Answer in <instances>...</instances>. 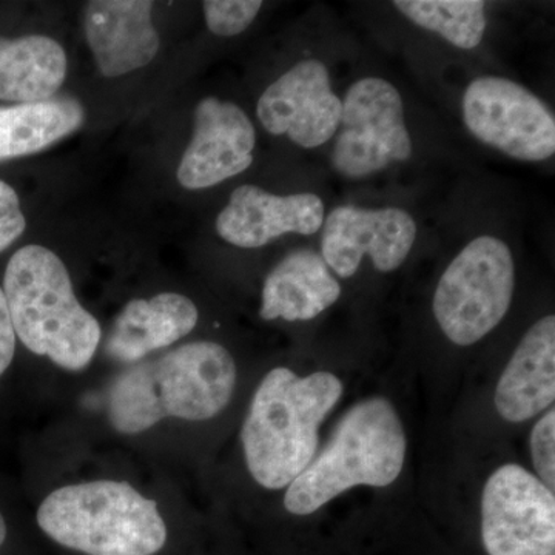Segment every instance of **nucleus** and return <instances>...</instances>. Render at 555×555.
<instances>
[{
    "label": "nucleus",
    "instance_id": "9",
    "mask_svg": "<svg viewBox=\"0 0 555 555\" xmlns=\"http://www.w3.org/2000/svg\"><path fill=\"white\" fill-rule=\"evenodd\" d=\"M481 539L489 555H555L554 491L520 465L499 467L481 495Z\"/></svg>",
    "mask_w": 555,
    "mask_h": 555
},
{
    "label": "nucleus",
    "instance_id": "7",
    "mask_svg": "<svg viewBox=\"0 0 555 555\" xmlns=\"http://www.w3.org/2000/svg\"><path fill=\"white\" fill-rule=\"evenodd\" d=\"M341 102L331 158L339 177L360 181L411 159L404 102L392 82L374 76L358 79Z\"/></svg>",
    "mask_w": 555,
    "mask_h": 555
},
{
    "label": "nucleus",
    "instance_id": "3",
    "mask_svg": "<svg viewBox=\"0 0 555 555\" xmlns=\"http://www.w3.org/2000/svg\"><path fill=\"white\" fill-rule=\"evenodd\" d=\"M2 291L14 332L27 349L67 371L89 366L100 347L101 326L80 306L54 251L38 244L20 248L7 266Z\"/></svg>",
    "mask_w": 555,
    "mask_h": 555
},
{
    "label": "nucleus",
    "instance_id": "8",
    "mask_svg": "<svg viewBox=\"0 0 555 555\" xmlns=\"http://www.w3.org/2000/svg\"><path fill=\"white\" fill-rule=\"evenodd\" d=\"M463 122L478 141L524 163H543L555 153L553 109L516 80L480 76L462 98Z\"/></svg>",
    "mask_w": 555,
    "mask_h": 555
},
{
    "label": "nucleus",
    "instance_id": "1",
    "mask_svg": "<svg viewBox=\"0 0 555 555\" xmlns=\"http://www.w3.org/2000/svg\"><path fill=\"white\" fill-rule=\"evenodd\" d=\"M236 364L214 341L189 343L127 369L108 392V420L124 436L144 433L160 420L203 422L224 411L235 390Z\"/></svg>",
    "mask_w": 555,
    "mask_h": 555
},
{
    "label": "nucleus",
    "instance_id": "13",
    "mask_svg": "<svg viewBox=\"0 0 555 555\" xmlns=\"http://www.w3.org/2000/svg\"><path fill=\"white\" fill-rule=\"evenodd\" d=\"M326 210L315 193L273 195L257 185H241L218 215L215 229L225 243L240 248L268 246L288 233L315 235Z\"/></svg>",
    "mask_w": 555,
    "mask_h": 555
},
{
    "label": "nucleus",
    "instance_id": "5",
    "mask_svg": "<svg viewBox=\"0 0 555 555\" xmlns=\"http://www.w3.org/2000/svg\"><path fill=\"white\" fill-rule=\"evenodd\" d=\"M38 525L54 542L87 555H153L167 540L155 500L127 481L64 486L43 500Z\"/></svg>",
    "mask_w": 555,
    "mask_h": 555
},
{
    "label": "nucleus",
    "instance_id": "20",
    "mask_svg": "<svg viewBox=\"0 0 555 555\" xmlns=\"http://www.w3.org/2000/svg\"><path fill=\"white\" fill-rule=\"evenodd\" d=\"M393 5L416 27L436 33L456 49H476L488 27L481 0H397Z\"/></svg>",
    "mask_w": 555,
    "mask_h": 555
},
{
    "label": "nucleus",
    "instance_id": "6",
    "mask_svg": "<svg viewBox=\"0 0 555 555\" xmlns=\"http://www.w3.org/2000/svg\"><path fill=\"white\" fill-rule=\"evenodd\" d=\"M516 288V262L505 241L474 238L452 259L434 294V317L444 337L467 347L506 317Z\"/></svg>",
    "mask_w": 555,
    "mask_h": 555
},
{
    "label": "nucleus",
    "instance_id": "16",
    "mask_svg": "<svg viewBox=\"0 0 555 555\" xmlns=\"http://www.w3.org/2000/svg\"><path fill=\"white\" fill-rule=\"evenodd\" d=\"M198 318L195 302L175 292L133 299L116 318L105 352L118 363H137L149 353L188 337Z\"/></svg>",
    "mask_w": 555,
    "mask_h": 555
},
{
    "label": "nucleus",
    "instance_id": "21",
    "mask_svg": "<svg viewBox=\"0 0 555 555\" xmlns=\"http://www.w3.org/2000/svg\"><path fill=\"white\" fill-rule=\"evenodd\" d=\"M261 9V0H207L203 3L208 30L221 38L246 31Z\"/></svg>",
    "mask_w": 555,
    "mask_h": 555
},
{
    "label": "nucleus",
    "instance_id": "22",
    "mask_svg": "<svg viewBox=\"0 0 555 555\" xmlns=\"http://www.w3.org/2000/svg\"><path fill=\"white\" fill-rule=\"evenodd\" d=\"M531 456L537 477L554 491L555 488V411L550 409L537 422L531 433Z\"/></svg>",
    "mask_w": 555,
    "mask_h": 555
},
{
    "label": "nucleus",
    "instance_id": "12",
    "mask_svg": "<svg viewBox=\"0 0 555 555\" xmlns=\"http://www.w3.org/2000/svg\"><path fill=\"white\" fill-rule=\"evenodd\" d=\"M257 131L240 105L215 96L196 105L195 129L178 167V182L188 190L215 188L254 164Z\"/></svg>",
    "mask_w": 555,
    "mask_h": 555
},
{
    "label": "nucleus",
    "instance_id": "24",
    "mask_svg": "<svg viewBox=\"0 0 555 555\" xmlns=\"http://www.w3.org/2000/svg\"><path fill=\"white\" fill-rule=\"evenodd\" d=\"M14 350H16V332L11 323L5 295L0 287V378L13 363Z\"/></svg>",
    "mask_w": 555,
    "mask_h": 555
},
{
    "label": "nucleus",
    "instance_id": "4",
    "mask_svg": "<svg viewBox=\"0 0 555 555\" xmlns=\"http://www.w3.org/2000/svg\"><path fill=\"white\" fill-rule=\"evenodd\" d=\"M406 434L392 401L361 400L339 420L326 448L287 486L284 507L310 516L356 486L385 488L400 477Z\"/></svg>",
    "mask_w": 555,
    "mask_h": 555
},
{
    "label": "nucleus",
    "instance_id": "10",
    "mask_svg": "<svg viewBox=\"0 0 555 555\" xmlns=\"http://www.w3.org/2000/svg\"><path fill=\"white\" fill-rule=\"evenodd\" d=\"M416 240V222L400 207H335L324 218L321 257L339 278L357 275L364 258L392 273L406 262Z\"/></svg>",
    "mask_w": 555,
    "mask_h": 555
},
{
    "label": "nucleus",
    "instance_id": "2",
    "mask_svg": "<svg viewBox=\"0 0 555 555\" xmlns=\"http://www.w3.org/2000/svg\"><path fill=\"white\" fill-rule=\"evenodd\" d=\"M331 372L299 377L275 367L259 383L243 430L248 473L270 491L287 488L315 459L320 427L343 397Z\"/></svg>",
    "mask_w": 555,
    "mask_h": 555
},
{
    "label": "nucleus",
    "instance_id": "25",
    "mask_svg": "<svg viewBox=\"0 0 555 555\" xmlns=\"http://www.w3.org/2000/svg\"><path fill=\"white\" fill-rule=\"evenodd\" d=\"M7 539V524L5 520H3L2 514H0V546L3 545V542H5Z\"/></svg>",
    "mask_w": 555,
    "mask_h": 555
},
{
    "label": "nucleus",
    "instance_id": "18",
    "mask_svg": "<svg viewBox=\"0 0 555 555\" xmlns=\"http://www.w3.org/2000/svg\"><path fill=\"white\" fill-rule=\"evenodd\" d=\"M67 53L43 35L0 36V101L36 104L53 100L67 78Z\"/></svg>",
    "mask_w": 555,
    "mask_h": 555
},
{
    "label": "nucleus",
    "instance_id": "15",
    "mask_svg": "<svg viewBox=\"0 0 555 555\" xmlns=\"http://www.w3.org/2000/svg\"><path fill=\"white\" fill-rule=\"evenodd\" d=\"M555 317L540 318L518 343L496 383L495 409L509 423H525L553 408Z\"/></svg>",
    "mask_w": 555,
    "mask_h": 555
},
{
    "label": "nucleus",
    "instance_id": "19",
    "mask_svg": "<svg viewBox=\"0 0 555 555\" xmlns=\"http://www.w3.org/2000/svg\"><path fill=\"white\" fill-rule=\"evenodd\" d=\"M86 119L75 98L0 107V163L35 155L75 133Z\"/></svg>",
    "mask_w": 555,
    "mask_h": 555
},
{
    "label": "nucleus",
    "instance_id": "14",
    "mask_svg": "<svg viewBox=\"0 0 555 555\" xmlns=\"http://www.w3.org/2000/svg\"><path fill=\"white\" fill-rule=\"evenodd\" d=\"M149 0H96L86 7V36L101 75L119 78L149 65L159 35Z\"/></svg>",
    "mask_w": 555,
    "mask_h": 555
},
{
    "label": "nucleus",
    "instance_id": "17",
    "mask_svg": "<svg viewBox=\"0 0 555 555\" xmlns=\"http://www.w3.org/2000/svg\"><path fill=\"white\" fill-rule=\"evenodd\" d=\"M339 297L341 284L321 254L299 248L266 276L259 315L266 321H309L326 312Z\"/></svg>",
    "mask_w": 555,
    "mask_h": 555
},
{
    "label": "nucleus",
    "instance_id": "23",
    "mask_svg": "<svg viewBox=\"0 0 555 555\" xmlns=\"http://www.w3.org/2000/svg\"><path fill=\"white\" fill-rule=\"evenodd\" d=\"M27 228L16 190L0 181V251L7 250Z\"/></svg>",
    "mask_w": 555,
    "mask_h": 555
},
{
    "label": "nucleus",
    "instance_id": "11",
    "mask_svg": "<svg viewBox=\"0 0 555 555\" xmlns=\"http://www.w3.org/2000/svg\"><path fill=\"white\" fill-rule=\"evenodd\" d=\"M343 102L331 86L326 64L305 60L270 83L257 116L270 134L287 137L302 149L327 144L337 134Z\"/></svg>",
    "mask_w": 555,
    "mask_h": 555
}]
</instances>
